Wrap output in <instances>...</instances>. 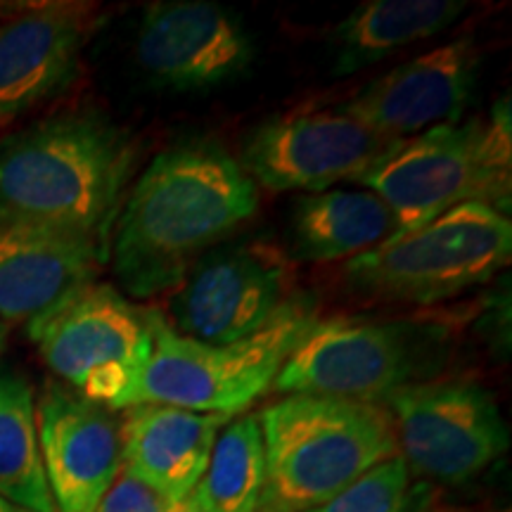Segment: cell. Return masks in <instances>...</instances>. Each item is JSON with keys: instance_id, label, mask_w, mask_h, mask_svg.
<instances>
[{"instance_id": "cell-1", "label": "cell", "mask_w": 512, "mask_h": 512, "mask_svg": "<svg viewBox=\"0 0 512 512\" xmlns=\"http://www.w3.org/2000/svg\"><path fill=\"white\" fill-rule=\"evenodd\" d=\"M256 209V183L221 143L197 138L166 147L114 221L110 256L121 290L133 299L174 290Z\"/></svg>"}, {"instance_id": "cell-2", "label": "cell", "mask_w": 512, "mask_h": 512, "mask_svg": "<svg viewBox=\"0 0 512 512\" xmlns=\"http://www.w3.org/2000/svg\"><path fill=\"white\" fill-rule=\"evenodd\" d=\"M138 147L98 112H69L0 138V228L110 242Z\"/></svg>"}, {"instance_id": "cell-3", "label": "cell", "mask_w": 512, "mask_h": 512, "mask_svg": "<svg viewBox=\"0 0 512 512\" xmlns=\"http://www.w3.org/2000/svg\"><path fill=\"white\" fill-rule=\"evenodd\" d=\"M266 448L261 505L311 512L382 460L396 456L392 418L382 403L287 394L259 415Z\"/></svg>"}, {"instance_id": "cell-4", "label": "cell", "mask_w": 512, "mask_h": 512, "mask_svg": "<svg viewBox=\"0 0 512 512\" xmlns=\"http://www.w3.org/2000/svg\"><path fill=\"white\" fill-rule=\"evenodd\" d=\"M361 183L392 209L394 238L470 202L508 216L512 204L510 100H498L486 117L441 124L403 140L399 150Z\"/></svg>"}, {"instance_id": "cell-5", "label": "cell", "mask_w": 512, "mask_h": 512, "mask_svg": "<svg viewBox=\"0 0 512 512\" xmlns=\"http://www.w3.org/2000/svg\"><path fill=\"white\" fill-rule=\"evenodd\" d=\"M316 323V302L309 294H297L259 332L216 347L178 335L169 320L155 311L152 354L131 406L159 403L235 418L273 387L283 363Z\"/></svg>"}, {"instance_id": "cell-6", "label": "cell", "mask_w": 512, "mask_h": 512, "mask_svg": "<svg viewBox=\"0 0 512 512\" xmlns=\"http://www.w3.org/2000/svg\"><path fill=\"white\" fill-rule=\"evenodd\" d=\"M510 252V216L470 202L351 259L344 278L373 302L430 306L489 283Z\"/></svg>"}, {"instance_id": "cell-7", "label": "cell", "mask_w": 512, "mask_h": 512, "mask_svg": "<svg viewBox=\"0 0 512 512\" xmlns=\"http://www.w3.org/2000/svg\"><path fill=\"white\" fill-rule=\"evenodd\" d=\"M448 356L446 330L413 320H318L283 363L275 389L382 403L427 382Z\"/></svg>"}, {"instance_id": "cell-8", "label": "cell", "mask_w": 512, "mask_h": 512, "mask_svg": "<svg viewBox=\"0 0 512 512\" xmlns=\"http://www.w3.org/2000/svg\"><path fill=\"white\" fill-rule=\"evenodd\" d=\"M152 313L114 285L91 283L31 320L27 330L64 387L114 411L131 406L150 361Z\"/></svg>"}, {"instance_id": "cell-9", "label": "cell", "mask_w": 512, "mask_h": 512, "mask_svg": "<svg viewBox=\"0 0 512 512\" xmlns=\"http://www.w3.org/2000/svg\"><path fill=\"white\" fill-rule=\"evenodd\" d=\"M396 453L415 475L465 484L510 446L508 425L489 389L465 380L408 384L382 401Z\"/></svg>"}, {"instance_id": "cell-10", "label": "cell", "mask_w": 512, "mask_h": 512, "mask_svg": "<svg viewBox=\"0 0 512 512\" xmlns=\"http://www.w3.org/2000/svg\"><path fill=\"white\" fill-rule=\"evenodd\" d=\"M401 143L363 126L342 107L292 112L256 128L240 164L266 190H304L311 195L342 181L361 183Z\"/></svg>"}, {"instance_id": "cell-11", "label": "cell", "mask_w": 512, "mask_h": 512, "mask_svg": "<svg viewBox=\"0 0 512 512\" xmlns=\"http://www.w3.org/2000/svg\"><path fill=\"white\" fill-rule=\"evenodd\" d=\"M290 290V266L268 242L214 247L171 297V328L204 344H233L259 332Z\"/></svg>"}, {"instance_id": "cell-12", "label": "cell", "mask_w": 512, "mask_h": 512, "mask_svg": "<svg viewBox=\"0 0 512 512\" xmlns=\"http://www.w3.org/2000/svg\"><path fill=\"white\" fill-rule=\"evenodd\" d=\"M252 60V34L228 8L207 0H164L145 8L136 62L162 91H211L245 74Z\"/></svg>"}, {"instance_id": "cell-13", "label": "cell", "mask_w": 512, "mask_h": 512, "mask_svg": "<svg viewBox=\"0 0 512 512\" xmlns=\"http://www.w3.org/2000/svg\"><path fill=\"white\" fill-rule=\"evenodd\" d=\"M36 427L55 512H95L124 470L121 422L50 380L36 401Z\"/></svg>"}, {"instance_id": "cell-14", "label": "cell", "mask_w": 512, "mask_h": 512, "mask_svg": "<svg viewBox=\"0 0 512 512\" xmlns=\"http://www.w3.org/2000/svg\"><path fill=\"white\" fill-rule=\"evenodd\" d=\"M477 76L479 46L472 36H460L375 79L342 110L382 136L408 140L463 119Z\"/></svg>"}, {"instance_id": "cell-15", "label": "cell", "mask_w": 512, "mask_h": 512, "mask_svg": "<svg viewBox=\"0 0 512 512\" xmlns=\"http://www.w3.org/2000/svg\"><path fill=\"white\" fill-rule=\"evenodd\" d=\"M91 31L93 10L79 3L24 5L0 19V126L74 81Z\"/></svg>"}, {"instance_id": "cell-16", "label": "cell", "mask_w": 512, "mask_h": 512, "mask_svg": "<svg viewBox=\"0 0 512 512\" xmlns=\"http://www.w3.org/2000/svg\"><path fill=\"white\" fill-rule=\"evenodd\" d=\"M110 247L46 228H0V320H36L95 283Z\"/></svg>"}, {"instance_id": "cell-17", "label": "cell", "mask_w": 512, "mask_h": 512, "mask_svg": "<svg viewBox=\"0 0 512 512\" xmlns=\"http://www.w3.org/2000/svg\"><path fill=\"white\" fill-rule=\"evenodd\" d=\"M230 420L159 403L126 408L121 422L124 470L171 503H181L200 484L216 437Z\"/></svg>"}, {"instance_id": "cell-18", "label": "cell", "mask_w": 512, "mask_h": 512, "mask_svg": "<svg viewBox=\"0 0 512 512\" xmlns=\"http://www.w3.org/2000/svg\"><path fill=\"white\" fill-rule=\"evenodd\" d=\"M463 0H370L330 34L332 74L349 76L441 34L463 15Z\"/></svg>"}, {"instance_id": "cell-19", "label": "cell", "mask_w": 512, "mask_h": 512, "mask_svg": "<svg viewBox=\"0 0 512 512\" xmlns=\"http://www.w3.org/2000/svg\"><path fill=\"white\" fill-rule=\"evenodd\" d=\"M392 209L373 190H325L297 197L290 216L294 259L335 261L394 238Z\"/></svg>"}, {"instance_id": "cell-20", "label": "cell", "mask_w": 512, "mask_h": 512, "mask_svg": "<svg viewBox=\"0 0 512 512\" xmlns=\"http://www.w3.org/2000/svg\"><path fill=\"white\" fill-rule=\"evenodd\" d=\"M0 496L29 512H55L43 470L36 396L17 370L0 366Z\"/></svg>"}, {"instance_id": "cell-21", "label": "cell", "mask_w": 512, "mask_h": 512, "mask_svg": "<svg viewBox=\"0 0 512 512\" xmlns=\"http://www.w3.org/2000/svg\"><path fill=\"white\" fill-rule=\"evenodd\" d=\"M266 489V448L259 415L230 420L216 437L195 496L207 512H254Z\"/></svg>"}, {"instance_id": "cell-22", "label": "cell", "mask_w": 512, "mask_h": 512, "mask_svg": "<svg viewBox=\"0 0 512 512\" xmlns=\"http://www.w3.org/2000/svg\"><path fill=\"white\" fill-rule=\"evenodd\" d=\"M420 496L413 472L396 453L311 512H420Z\"/></svg>"}, {"instance_id": "cell-23", "label": "cell", "mask_w": 512, "mask_h": 512, "mask_svg": "<svg viewBox=\"0 0 512 512\" xmlns=\"http://www.w3.org/2000/svg\"><path fill=\"white\" fill-rule=\"evenodd\" d=\"M176 505L131 472L121 470L95 512H174Z\"/></svg>"}, {"instance_id": "cell-24", "label": "cell", "mask_w": 512, "mask_h": 512, "mask_svg": "<svg viewBox=\"0 0 512 512\" xmlns=\"http://www.w3.org/2000/svg\"><path fill=\"white\" fill-rule=\"evenodd\" d=\"M174 512H207V508H204V505L200 503V498H197L195 491H192L188 498H183V501L176 505Z\"/></svg>"}, {"instance_id": "cell-25", "label": "cell", "mask_w": 512, "mask_h": 512, "mask_svg": "<svg viewBox=\"0 0 512 512\" xmlns=\"http://www.w3.org/2000/svg\"><path fill=\"white\" fill-rule=\"evenodd\" d=\"M0 512H29V510L19 508V505H15V503H10V501H8V498H3V496H0Z\"/></svg>"}, {"instance_id": "cell-26", "label": "cell", "mask_w": 512, "mask_h": 512, "mask_svg": "<svg viewBox=\"0 0 512 512\" xmlns=\"http://www.w3.org/2000/svg\"><path fill=\"white\" fill-rule=\"evenodd\" d=\"M5 339H8V328H5V323L0 320V351L5 347Z\"/></svg>"}, {"instance_id": "cell-27", "label": "cell", "mask_w": 512, "mask_h": 512, "mask_svg": "<svg viewBox=\"0 0 512 512\" xmlns=\"http://www.w3.org/2000/svg\"><path fill=\"white\" fill-rule=\"evenodd\" d=\"M254 512H278V510H273V508H266V505H259V508H256Z\"/></svg>"}, {"instance_id": "cell-28", "label": "cell", "mask_w": 512, "mask_h": 512, "mask_svg": "<svg viewBox=\"0 0 512 512\" xmlns=\"http://www.w3.org/2000/svg\"><path fill=\"white\" fill-rule=\"evenodd\" d=\"M505 512H508V510H505Z\"/></svg>"}]
</instances>
